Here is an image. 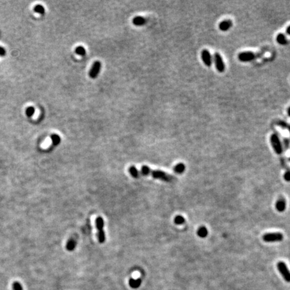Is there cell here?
Masks as SVG:
<instances>
[{
    "mask_svg": "<svg viewBox=\"0 0 290 290\" xmlns=\"http://www.w3.org/2000/svg\"><path fill=\"white\" fill-rule=\"evenodd\" d=\"M129 173L134 178H139L141 176L151 175L154 179H157L164 181L172 182L175 180V177L167 173L165 171L161 170H153L150 169L148 166L144 165L142 167L140 171L137 169L134 166H131L128 169Z\"/></svg>",
    "mask_w": 290,
    "mask_h": 290,
    "instance_id": "6da1fadb",
    "label": "cell"
},
{
    "mask_svg": "<svg viewBox=\"0 0 290 290\" xmlns=\"http://www.w3.org/2000/svg\"><path fill=\"white\" fill-rule=\"evenodd\" d=\"M95 225L96 228L98 230V238L100 243H104L106 240V234L104 230V219L102 217H98L95 220Z\"/></svg>",
    "mask_w": 290,
    "mask_h": 290,
    "instance_id": "7a4b0ae2",
    "label": "cell"
},
{
    "mask_svg": "<svg viewBox=\"0 0 290 290\" xmlns=\"http://www.w3.org/2000/svg\"><path fill=\"white\" fill-rule=\"evenodd\" d=\"M270 141L274 151L277 154H281L283 152V146L277 134H272L270 136Z\"/></svg>",
    "mask_w": 290,
    "mask_h": 290,
    "instance_id": "3957f363",
    "label": "cell"
},
{
    "mask_svg": "<svg viewBox=\"0 0 290 290\" xmlns=\"http://www.w3.org/2000/svg\"><path fill=\"white\" fill-rule=\"evenodd\" d=\"M263 239L267 243L279 242L283 239V235L280 232H272L267 233L263 236Z\"/></svg>",
    "mask_w": 290,
    "mask_h": 290,
    "instance_id": "277c9868",
    "label": "cell"
},
{
    "mask_svg": "<svg viewBox=\"0 0 290 290\" xmlns=\"http://www.w3.org/2000/svg\"><path fill=\"white\" fill-rule=\"evenodd\" d=\"M213 61L215 65L216 69L219 73H223L225 71L226 67L224 62L223 61V58L221 56V55L218 53H216L214 55Z\"/></svg>",
    "mask_w": 290,
    "mask_h": 290,
    "instance_id": "5b68a950",
    "label": "cell"
},
{
    "mask_svg": "<svg viewBox=\"0 0 290 290\" xmlns=\"http://www.w3.org/2000/svg\"><path fill=\"white\" fill-rule=\"evenodd\" d=\"M257 58V55L251 51H245L240 53L238 55V59L240 62L248 63L255 60Z\"/></svg>",
    "mask_w": 290,
    "mask_h": 290,
    "instance_id": "8992f818",
    "label": "cell"
},
{
    "mask_svg": "<svg viewBox=\"0 0 290 290\" xmlns=\"http://www.w3.org/2000/svg\"><path fill=\"white\" fill-rule=\"evenodd\" d=\"M277 269L287 282H290V271L284 262L280 261L277 263Z\"/></svg>",
    "mask_w": 290,
    "mask_h": 290,
    "instance_id": "52a82bcc",
    "label": "cell"
},
{
    "mask_svg": "<svg viewBox=\"0 0 290 290\" xmlns=\"http://www.w3.org/2000/svg\"><path fill=\"white\" fill-rule=\"evenodd\" d=\"M202 60L203 61L204 64L206 67H210L213 63V57L211 55V53L207 49H204L201 53Z\"/></svg>",
    "mask_w": 290,
    "mask_h": 290,
    "instance_id": "ba28073f",
    "label": "cell"
},
{
    "mask_svg": "<svg viewBox=\"0 0 290 290\" xmlns=\"http://www.w3.org/2000/svg\"><path fill=\"white\" fill-rule=\"evenodd\" d=\"M101 66H102V64L100 61H95V62L93 64V66L91 67L90 71H89V77L91 79H95L100 73V69H101Z\"/></svg>",
    "mask_w": 290,
    "mask_h": 290,
    "instance_id": "9c48e42d",
    "label": "cell"
},
{
    "mask_svg": "<svg viewBox=\"0 0 290 290\" xmlns=\"http://www.w3.org/2000/svg\"><path fill=\"white\" fill-rule=\"evenodd\" d=\"M232 21L230 20H224L218 24V28L222 32H227L232 27Z\"/></svg>",
    "mask_w": 290,
    "mask_h": 290,
    "instance_id": "30bf717a",
    "label": "cell"
},
{
    "mask_svg": "<svg viewBox=\"0 0 290 290\" xmlns=\"http://www.w3.org/2000/svg\"><path fill=\"white\" fill-rule=\"evenodd\" d=\"M276 209L277 210L278 212H282L283 211H285V208H286V202L284 198H281L279 199L276 203Z\"/></svg>",
    "mask_w": 290,
    "mask_h": 290,
    "instance_id": "8fae6325",
    "label": "cell"
},
{
    "mask_svg": "<svg viewBox=\"0 0 290 290\" xmlns=\"http://www.w3.org/2000/svg\"><path fill=\"white\" fill-rule=\"evenodd\" d=\"M77 245V240H75L74 237L71 238L68 241H67L66 245V249L69 251H73L75 249Z\"/></svg>",
    "mask_w": 290,
    "mask_h": 290,
    "instance_id": "7c38bea8",
    "label": "cell"
},
{
    "mask_svg": "<svg viewBox=\"0 0 290 290\" xmlns=\"http://www.w3.org/2000/svg\"><path fill=\"white\" fill-rule=\"evenodd\" d=\"M276 40H277L278 44L281 45H285L288 42L287 38L283 33L278 34L277 37H276Z\"/></svg>",
    "mask_w": 290,
    "mask_h": 290,
    "instance_id": "4fadbf2b",
    "label": "cell"
},
{
    "mask_svg": "<svg viewBox=\"0 0 290 290\" xmlns=\"http://www.w3.org/2000/svg\"><path fill=\"white\" fill-rule=\"evenodd\" d=\"M132 23L136 26H141L146 23V20L141 16H136L133 18Z\"/></svg>",
    "mask_w": 290,
    "mask_h": 290,
    "instance_id": "5bb4252c",
    "label": "cell"
},
{
    "mask_svg": "<svg viewBox=\"0 0 290 290\" xmlns=\"http://www.w3.org/2000/svg\"><path fill=\"white\" fill-rule=\"evenodd\" d=\"M197 234H198V235L200 236V237L206 238V236H208V229L205 227V226H201V227L198 228Z\"/></svg>",
    "mask_w": 290,
    "mask_h": 290,
    "instance_id": "9a60e30c",
    "label": "cell"
},
{
    "mask_svg": "<svg viewBox=\"0 0 290 290\" xmlns=\"http://www.w3.org/2000/svg\"><path fill=\"white\" fill-rule=\"evenodd\" d=\"M185 169V166L183 163H179L177 165H176L175 167L173 170L174 171L177 173L179 174H181L184 172Z\"/></svg>",
    "mask_w": 290,
    "mask_h": 290,
    "instance_id": "2e32d148",
    "label": "cell"
},
{
    "mask_svg": "<svg viewBox=\"0 0 290 290\" xmlns=\"http://www.w3.org/2000/svg\"><path fill=\"white\" fill-rule=\"evenodd\" d=\"M51 140H52V143L53 146H56L59 144L61 143V137L57 134H53L51 135Z\"/></svg>",
    "mask_w": 290,
    "mask_h": 290,
    "instance_id": "e0dca14e",
    "label": "cell"
},
{
    "mask_svg": "<svg viewBox=\"0 0 290 290\" xmlns=\"http://www.w3.org/2000/svg\"><path fill=\"white\" fill-rule=\"evenodd\" d=\"M75 52L76 54L80 55V56H85L86 55V50L82 46H79V47H76Z\"/></svg>",
    "mask_w": 290,
    "mask_h": 290,
    "instance_id": "ac0fdd59",
    "label": "cell"
},
{
    "mask_svg": "<svg viewBox=\"0 0 290 290\" xmlns=\"http://www.w3.org/2000/svg\"><path fill=\"white\" fill-rule=\"evenodd\" d=\"M34 10L35 12H36L38 13H40V14H45V9L44 6H42V5H36L35 7H34Z\"/></svg>",
    "mask_w": 290,
    "mask_h": 290,
    "instance_id": "d6986e66",
    "label": "cell"
},
{
    "mask_svg": "<svg viewBox=\"0 0 290 290\" xmlns=\"http://www.w3.org/2000/svg\"><path fill=\"white\" fill-rule=\"evenodd\" d=\"M35 112V109L32 106H29L28 108H26V114L28 117H32L34 114Z\"/></svg>",
    "mask_w": 290,
    "mask_h": 290,
    "instance_id": "ffe728a7",
    "label": "cell"
},
{
    "mask_svg": "<svg viewBox=\"0 0 290 290\" xmlns=\"http://www.w3.org/2000/svg\"><path fill=\"white\" fill-rule=\"evenodd\" d=\"M175 223L177 225H181L185 222V218L182 216H177L174 220Z\"/></svg>",
    "mask_w": 290,
    "mask_h": 290,
    "instance_id": "44dd1931",
    "label": "cell"
},
{
    "mask_svg": "<svg viewBox=\"0 0 290 290\" xmlns=\"http://www.w3.org/2000/svg\"><path fill=\"white\" fill-rule=\"evenodd\" d=\"M283 177L285 181H290V171L286 172L284 174Z\"/></svg>",
    "mask_w": 290,
    "mask_h": 290,
    "instance_id": "7402d4cb",
    "label": "cell"
},
{
    "mask_svg": "<svg viewBox=\"0 0 290 290\" xmlns=\"http://www.w3.org/2000/svg\"><path fill=\"white\" fill-rule=\"evenodd\" d=\"M5 54H6V51H5L4 48L0 46V56L4 57Z\"/></svg>",
    "mask_w": 290,
    "mask_h": 290,
    "instance_id": "603a6c76",
    "label": "cell"
},
{
    "mask_svg": "<svg viewBox=\"0 0 290 290\" xmlns=\"http://www.w3.org/2000/svg\"><path fill=\"white\" fill-rule=\"evenodd\" d=\"M286 33H287L288 35L290 36V26H289L287 28V29H286Z\"/></svg>",
    "mask_w": 290,
    "mask_h": 290,
    "instance_id": "cb8c5ba5",
    "label": "cell"
},
{
    "mask_svg": "<svg viewBox=\"0 0 290 290\" xmlns=\"http://www.w3.org/2000/svg\"><path fill=\"white\" fill-rule=\"evenodd\" d=\"M287 114H288V116H289L290 117V107H289L287 109Z\"/></svg>",
    "mask_w": 290,
    "mask_h": 290,
    "instance_id": "d4e9b609",
    "label": "cell"
},
{
    "mask_svg": "<svg viewBox=\"0 0 290 290\" xmlns=\"http://www.w3.org/2000/svg\"><path fill=\"white\" fill-rule=\"evenodd\" d=\"M288 128H289V132H290V126H288Z\"/></svg>",
    "mask_w": 290,
    "mask_h": 290,
    "instance_id": "484cf974",
    "label": "cell"
},
{
    "mask_svg": "<svg viewBox=\"0 0 290 290\" xmlns=\"http://www.w3.org/2000/svg\"><path fill=\"white\" fill-rule=\"evenodd\" d=\"M289 161H290V158H289Z\"/></svg>",
    "mask_w": 290,
    "mask_h": 290,
    "instance_id": "4316f807",
    "label": "cell"
}]
</instances>
